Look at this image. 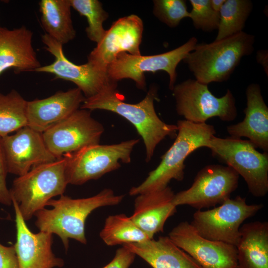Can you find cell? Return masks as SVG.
<instances>
[{"mask_svg":"<svg viewBox=\"0 0 268 268\" xmlns=\"http://www.w3.org/2000/svg\"><path fill=\"white\" fill-rule=\"evenodd\" d=\"M117 87L109 88L85 98L80 108L90 111L107 110L126 119L134 127L142 138L145 161L148 162L162 140L167 136H176L177 127L165 123L157 115L154 103L157 100V89L155 86L150 88L144 99L136 104L125 102Z\"/></svg>","mask_w":268,"mask_h":268,"instance_id":"obj_1","label":"cell"},{"mask_svg":"<svg viewBox=\"0 0 268 268\" xmlns=\"http://www.w3.org/2000/svg\"><path fill=\"white\" fill-rule=\"evenodd\" d=\"M124 195H117L110 189H105L95 196L86 198L72 199L62 195L57 200L51 199L47 205L36 212L35 225L40 231L57 235L67 250L69 239L86 244L85 223L88 216L95 209L120 203Z\"/></svg>","mask_w":268,"mask_h":268,"instance_id":"obj_2","label":"cell"},{"mask_svg":"<svg viewBox=\"0 0 268 268\" xmlns=\"http://www.w3.org/2000/svg\"><path fill=\"white\" fill-rule=\"evenodd\" d=\"M254 35L241 32L210 43L197 44L183 61L197 81L205 84L228 80L243 57L254 50Z\"/></svg>","mask_w":268,"mask_h":268,"instance_id":"obj_3","label":"cell"},{"mask_svg":"<svg viewBox=\"0 0 268 268\" xmlns=\"http://www.w3.org/2000/svg\"><path fill=\"white\" fill-rule=\"evenodd\" d=\"M177 134L169 149L161 157L158 166L150 172L140 185L132 187L131 196L163 189L172 179L181 181L184 177L186 158L196 149L206 147L216 133L213 126L194 123L185 120L178 121Z\"/></svg>","mask_w":268,"mask_h":268,"instance_id":"obj_4","label":"cell"},{"mask_svg":"<svg viewBox=\"0 0 268 268\" xmlns=\"http://www.w3.org/2000/svg\"><path fill=\"white\" fill-rule=\"evenodd\" d=\"M64 156L56 161L37 165L18 176L9 190L25 221L47 205L52 198L63 195L67 185Z\"/></svg>","mask_w":268,"mask_h":268,"instance_id":"obj_5","label":"cell"},{"mask_svg":"<svg viewBox=\"0 0 268 268\" xmlns=\"http://www.w3.org/2000/svg\"><path fill=\"white\" fill-rule=\"evenodd\" d=\"M206 147L212 155L234 169L245 181L249 191L256 197L268 192V153L258 151L249 140L213 135Z\"/></svg>","mask_w":268,"mask_h":268,"instance_id":"obj_6","label":"cell"},{"mask_svg":"<svg viewBox=\"0 0 268 268\" xmlns=\"http://www.w3.org/2000/svg\"><path fill=\"white\" fill-rule=\"evenodd\" d=\"M139 139L113 144H93L64 155L67 184L81 185L119 169L131 161L132 151Z\"/></svg>","mask_w":268,"mask_h":268,"instance_id":"obj_7","label":"cell"},{"mask_svg":"<svg viewBox=\"0 0 268 268\" xmlns=\"http://www.w3.org/2000/svg\"><path fill=\"white\" fill-rule=\"evenodd\" d=\"M172 91L178 114L188 121L206 123L208 119L216 117L230 122L237 117L235 98L229 89L217 97L209 91L207 84L188 79L175 85Z\"/></svg>","mask_w":268,"mask_h":268,"instance_id":"obj_8","label":"cell"},{"mask_svg":"<svg viewBox=\"0 0 268 268\" xmlns=\"http://www.w3.org/2000/svg\"><path fill=\"white\" fill-rule=\"evenodd\" d=\"M198 44L195 37L190 38L182 45L168 52L151 56L133 55L119 53L107 67L109 77L117 82L124 78L133 80L136 87L144 90L146 87L145 72H166L169 76V87L172 90L177 78L176 67Z\"/></svg>","mask_w":268,"mask_h":268,"instance_id":"obj_9","label":"cell"},{"mask_svg":"<svg viewBox=\"0 0 268 268\" xmlns=\"http://www.w3.org/2000/svg\"><path fill=\"white\" fill-rule=\"evenodd\" d=\"M263 207L262 204H249L245 198L237 196L212 209L198 210L191 224L202 237L236 247L241 225Z\"/></svg>","mask_w":268,"mask_h":268,"instance_id":"obj_10","label":"cell"},{"mask_svg":"<svg viewBox=\"0 0 268 268\" xmlns=\"http://www.w3.org/2000/svg\"><path fill=\"white\" fill-rule=\"evenodd\" d=\"M239 174L228 166H205L196 175L192 186L174 195L176 206L188 205L198 210L221 204L238 186Z\"/></svg>","mask_w":268,"mask_h":268,"instance_id":"obj_11","label":"cell"},{"mask_svg":"<svg viewBox=\"0 0 268 268\" xmlns=\"http://www.w3.org/2000/svg\"><path fill=\"white\" fill-rule=\"evenodd\" d=\"M103 126L91 111L78 109L61 122L42 133L48 150L57 158L91 145L99 144Z\"/></svg>","mask_w":268,"mask_h":268,"instance_id":"obj_12","label":"cell"},{"mask_svg":"<svg viewBox=\"0 0 268 268\" xmlns=\"http://www.w3.org/2000/svg\"><path fill=\"white\" fill-rule=\"evenodd\" d=\"M45 49L55 57L52 64L41 66L35 71L49 73L60 78L74 83L82 92L85 98L92 97L109 88L117 86L107 71L92 64L78 65L69 61L65 56L63 45L47 33L42 35Z\"/></svg>","mask_w":268,"mask_h":268,"instance_id":"obj_13","label":"cell"},{"mask_svg":"<svg viewBox=\"0 0 268 268\" xmlns=\"http://www.w3.org/2000/svg\"><path fill=\"white\" fill-rule=\"evenodd\" d=\"M168 237L202 268H238L236 246L202 237L188 221L174 227Z\"/></svg>","mask_w":268,"mask_h":268,"instance_id":"obj_14","label":"cell"},{"mask_svg":"<svg viewBox=\"0 0 268 268\" xmlns=\"http://www.w3.org/2000/svg\"><path fill=\"white\" fill-rule=\"evenodd\" d=\"M143 30V22L136 15L119 18L106 31L104 38L90 53L88 62L107 71L108 65L119 53L141 55L139 46Z\"/></svg>","mask_w":268,"mask_h":268,"instance_id":"obj_15","label":"cell"},{"mask_svg":"<svg viewBox=\"0 0 268 268\" xmlns=\"http://www.w3.org/2000/svg\"><path fill=\"white\" fill-rule=\"evenodd\" d=\"M2 143L8 173L18 176L58 159L47 148L42 134L28 126L2 137Z\"/></svg>","mask_w":268,"mask_h":268,"instance_id":"obj_16","label":"cell"},{"mask_svg":"<svg viewBox=\"0 0 268 268\" xmlns=\"http://www.w3.org/2000/svg\"><path fill=\"white\" fill-rule=\"evenodd\" d=\"M15 215L16 241L14 247L20 268H62L64 260L52 249V235L39 231L33 233L28 227L16 202L12 199Z\"/></svg>","mask_w":268,"mask_h":268,"instance_id":"obj_17","label":"cell"},{"mask_svg":"<svg viewBox=\"0 0 268 268\" xmlns=\"http://www.w3.org/2000/svg\"><path fill=\"white\" fill-rule=\"evenodd\" d=\"M85 99L76 87L59 91L46 98L27 101V126L42 134L79 109Z\"/></svg>","mask_w":268,"mask_h":268,"instance_id":"obj_18","label":"cell"},{"mask_svg":"<svg viewBox=\"0 0 268 268\" xmlns=\"http://www.w3.org/2000/svg\"><path fill=\"white\" fill-rule=\"evenodd\" d=\"M246 107L244 120L227 127L230 136L247 137L255 147L268 152V107L257 83L249 84L246 90Z\"/></svg>","mask_w":268,"mask_h":268,"instance_id":"obj_19","label":"cell"},{"mask_svg":"<svg viewBox=\"0 0 268 268\" xmlns=\"http://www.w3.org/2000/svg\"><path fill=\"white\" fill-rule=\"evenodd\" d=\"M174 195L168 186L139 194L135 198L134 212L130 217L150 239L163 231L165 222L176 212L177 206L173 202Z\"/></svg>","mask_w":268,"mask_h":268,"instance_id":"obj_20","label":"cell"},{"mask_svg":"<svg viewBox=\"0 0 268 268\" xmlns=\"http://www.w3.org/2000/svg\"><path fill=\"white\" fill-rule=\"evenodd\" d=\"M32 35L24 26L12 30L0 27V75L11 68L19 73L41 66L32 45Z\"/></svg>","mask_w":268,"mask_h":268,"instance_id":"obj_21","label":"cell"},{"mask_svg":"<svg viewBox=\"0 0 268 268\" xmlns=\"http://www.w3.org/2000/svg\"><path fill=\"white\" fill-rule=\"evenodd\" d=\"M153 268H202L190 255L177 247L168 236L157 240L123 245Z\"/></svg>","mask_w":268,"mask_h":268,"instance_id":"obj_22","label":"cell"},{"mask_svg":"<svg viewBox=\"0 0 268 268\" xmlns=\"http://www.w3.org/2000/svg\"><path fill=\"white\" fill-rule=\"evenodd\" d=\"M238 268H268V223L253 221L240 228Z\"/></svg>","mask_w":268,"mask_h":268,"instance_id":"obj_23","label":"cell"},{"mask_svg":"<svg viewBox=\"0 0 268 268\" xmlns=\"http://www.w3.org/2000/svg\"><path fill=\"white\" fill-rule=\"evenodd\" d=\"M39 5L46 33L63 45L75 38L69 0H41Z\"/></svg>","mask_w":268,"mask_h":268,"instance_id":"obj_24","label":"cell"},{"mask_svg":"<svg viewBox=\"0 0 268 268\" xmlns=\"http://www.w3.org/2000/svg\"><path fill=\"white\" fill-rule=\"evenodd\" d=\"M100 236L106 245L110 246L142 243L152 239L134 224L130 217L123 213L108 216Z\"/></svg>","mask_w":268,"mask_h":268,"instance_id":"obj_25","label":"cell"},{"mask_svg":"<svg viewBox=\"0 0 268 268\" xmlns=\"http://www.w3.org/2000/svg\"><path fill=\"white\" fill-rule=\"evenodd\" d=\"M253 7L250 0H225L219 11V22L215 40L243 31Z\"/></svg>","mask_w":268,"mask_h":268,"instance_id":"obj_26","label":"cell"},{"mask_svg":"<svg viewBox=\"0 0 268 268\" xmlns=\"http://www.w3.org/2000/svg\"><path fill=\"white\" fill-rule=\"evenodd\" d=\"M27 101L13 89L0 93V137H3L27 126Z\"/></svg>","mask_w":268,"mask_h":268,"instance_id":"obj_27","label":"cell"},{"mask_svg":"<svg viewBox=\"0 0 268 268\" xmlns=\"http://www.w3.org/2000/svg\"><path fill=\"white\" fill-rule=\"evenodd\" d=\"M69 2L71 7L86 18L88 26L85 31L88 38L98 44L106 34L103 23L108 17L101 2L97 0H69Z\"/></svg>","mask_w":268,"mask_h":268,"instance_id":"obj_28","label":"cell"},{"mask_svg":"<svg viewBox=\"0 0 268 268\" xmlns=\"http://www.w3.org/2000/svg\"><path fill=\"white\" fill-rule=\"evenodd\" d=\"M153 3L154 16L171 28L177 27L184 18H189L186 0H154Z\"/></svg>","mask_w":268,"mask_h":268,"instance_id":"obj_29","label":"cell"},{"mask_svg":"<svg viewBox=\"0 0 268 268\" xmlns=\"http://www.w3.org/2000/svg\"><path fill=\"white\" fill-rule=\"evenodd\" d=\"M192 9L189 12V18L194 27L204 32L217 30L219 22V13L211 7L209 0H190Z\"/></svg>","mask_w":268,"mask_h":268,"instance_id":"obj_30","label":"cell"},{"mask_svg":"<svg viewBox=\"0 0 268 268\" xmlns=\"http://www.w3.org/2000/svg\"><path fill=\"white\" fill-rule=\"evenodd\" d=\"M8 173L5 154L2 146V137H0V203L7 206L12 204L10 191L6 184Z\"/></svg>","mask_w":268,"mask_h":268,"instance_id":"obj_31","label":"cell"},{"mask_svg":"<svg viewBox=\"0 0 268 268\" xmlns=\"http://www.w3.org/2000/svg\"><path fill=\"white\" fill-rule=\"evenodd\" d=\"M136 255L126 247L117 250L113 260L102 268H129Z\"/></svg>","mask_w":268,"mask_h":268,"instance_id":"obj_32","label":"cell"},{"mask_svg":"<svg viewBox=\"0 0 268 268\" xmlns=\"http://www.w3.org/2000/svg\"><path fill=\"white\" fill-rule=\"evenodd\" d=\"M0 268H20L14 246L0 243Z\"/></svg>","mask_w":268,"mask_h":268,"instance_id":"obj_33","label":"cell"},{"mask_svg":"<svg viewBox=\"0 0 268 268\" xmlns=\"http://www.w3.org/2000/svg\"><path fill=\"white\" fill-rule=\"evenodd\" d=\"M257 62L264 67L266 73L268 75V51L260 50L257 52Z\"/></svg>","mask_w":268,"mask_h":268,"instance_id":"obj_34","label":"cell"},{"mask_svg":"<svg viewBox=\"0 0 268 268\" xmlns=\"http://www.w3.org/2000/svg\"><path fill=\"white\" fill-rule=\"evenodd\" d=\"M212 8L216 12H219L225 0H209Z\"/></svg>","mask_w":268,"mask_h":268,"instance_id":"obj_35","label":"cell"}]
</instances>
